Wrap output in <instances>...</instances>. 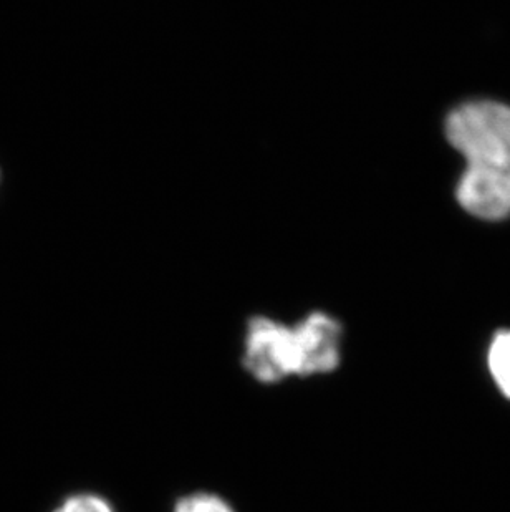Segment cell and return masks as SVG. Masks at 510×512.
<instances>
[{
    "mask_svg": "<svg viewBox=\"0 0 510 512\" xmlns=\"http://www.w3.org/2000/svg\"><path fill=\"white\" fill-rule=\"evenodd\" d=\"M446 136L467 161L458 201L477 218L510 216V107L474 102L456 108L446 121Z\"/></svg>",
    "mask_w": 510,
    "mask_h": 512,
    "instance_id": "1",
    "label": "cell"
},
{
    "mask_svg": "<svg viewBox=\"0 0 510 512\" xmlns=\"http://www.w3.org/2000/svg\"><path fill=\"white\" fill-rule=\"evenodd\" d=\"M242 367L255 382L282 383L297 377V345L292 325L254 315L247 322Z\"/></svg>",
    "mask_w": 510,
    "mask_h": 512,
    "instance_id": "2",
    "label": "cell"
},
{
    "mask_svg": "<svg viewBox=\"0 0 510 512\" xmlns=\"http://www.w3.org/2000/svg\"><path fill=\"white\" fill-rule=\"evenodd\" d=\"M297 345V378L323 377L342 363V322L333 315L315 310L292 325Z\"/></svg>",
    "mask_w": 510,
    "mask_h": 512,
    "instance_id": "3",
    "label": "cell"
},
{
    "mask_svg": "<svg viewBox=\"0 0 510 512\" xmlns=\"http://www.w3.org/2000/svg\"><path fill=\"white\" fill-rule=\"evenodd\" d=\"M489 368L502 393L510 398V330H502L492 340Z\"/></svg>",
    "mask_w": 510,
    "mask_h": 512,
    "instance_id": "4",
    "label": "cell"
},
{
    "mask_svg": "<svg viewBox=\"0 0 510 512\" xmlns=\"http://www.w3.org/2000/svg\"><path fill=\"white\" fill-rule=\"evenodd\" d=\"M173 512H236L226 499L214 493H191L179 498Z\"/></svg>",
    "mask_w": 510,
    "mask_h": 512,
    "instance_id": "5",
    "label": "cell"
},
{
    "mask_svg": "<svg viewBox=\"0 0 510 512\" xmlns=\"http://www.w3.org/2000/svg\"><path fill=\"white\" fill-rule=\"evenodd\" d=\"M55 512H115L110 503L97 494H78L67 499Z\"/></svg>",
    "mask_w": 510,
    "mask_h": 512,
    "instance_id": "6",
    "label": "cell"
}]
</instances>
